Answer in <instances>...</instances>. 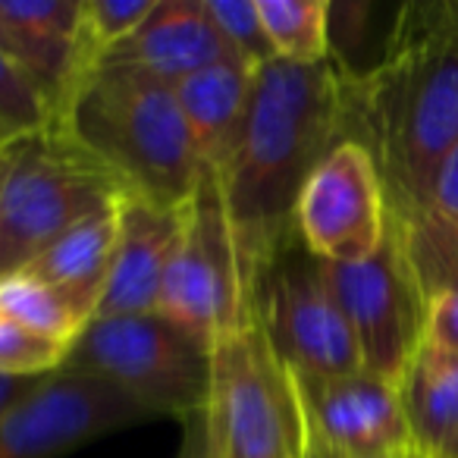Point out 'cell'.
I'll list each match as a JSON object with an SVG mask.
<instances>
[{
  "mask_svg": "<svg viewBox=\"0 0 458 458\" xmlns=\"http://www.w3.org/2000/svg\"><path fill=\"white\" fill-rule=\"evenodd\" d=\"M343 82L349 139L377 160L389 214L424 210L433 173L458 141V0L402 7L383 57Z\"/></svg>",
  "mask_w": 458,
  "mask_h": 458,
  "instance_id": "cell-1",
  "label": "cell"
},
{
  "mask_svg": "<svg viewBox=\"0 0 458 458\" xmlns=\"http://www.w3.org/2000/svg\"><path fill=\"white\" fill-rule=\"evenodd\" d=\"M349 139V98L333 64L286 60L255 72L249 123L220 176L251 293L258 276L293 242L295 208L318 164Z\"/></svg>",
  "mask_w": 458,
  "mask_h": 458,
  "instance_id": "cell-2",
  "label": "cell"
},
{
  "mask_svg": "<svg viewBox=\"0 0 458 458\" xmlns=\"http://www.w3.org/2000/svg\"><path fill=\"white\" fill-rule=\"evenodd\" d=\"M57 135L95 160L123 195L157 208H182L204 173L173 85L135 66H91L60 116Z\"/></svg>",
  "mask_w": 458,
  "mask_h": 458,
  "instance_id": "cell-3",
  "label": "cell"
},
{
  "mask_svg": "<svg viewBox=\"0 0 458 458\" xmlns=\"http://www.w3.org/2000/svg\"><path fill=\"white\" fill-rule=\"evenodd\" d=\"M64 368L114 383L154 418L208 411L214 345L160 311L95 318L70 345Z\"/></svg>",
  "mask_w": 458,
  "mask_h": 458,
  "instance_id": "cell-4",
  "label": "cell"
},
{
  "mask_svg": "<svg viewBox=\"0 0 458 458\" xmlns=\"http://www.w3.org/2000/svg\"><path fill=\"white\" fill-rule=\"evenodd\" d=\"M157 311L201 336L223 343L255 320V293L239 255L223 182L204 170L179 208V233L160 286Z\"/></svg>",
  "mask_w": 458,
  "mask_h": 458,
  "instance_id": "cell-5",
  "label": "cell"
},
{
  "mask_svg": "<svg viewBox=\"0 0 458 458\" xmlns=\"http://www.w3.org/2000/svg\"><path fill=\"white\" fill-rule=\"evenodd\" d=\"M208 433L210 458H305L299 386L258 320L214 345Z\"/></svg>",
  "mask_w": 458,
  "mask_h": 458,
  "instance_id": "cell-6",
  "label": "cell"
},
{
  "mask_svg": "<svg viewBox=\"0 0 458 458\" xmlns=\"http://www.w3.org/2000/svg\"><path fill=\"white\" fill-rule=\"evenodd\" d=\"M120 198V185L64 135L16 148L0 189V280L26 270L66 229Z\"/></svg>",
  "mask_w": 458,
  "mask_h": 458,
  "instance_id": "cell-7",
  "label": "cell"
},
{
  "mask_svg": "<svg viewBox=\"0 0 458 458\" xmlns=\"http://www.w3.org/2000/svg\"><path fill=\"white\" fill-rule=\"evenodd\" d=\"M295 239L258 276L255 320L280 364L299 380L358 374L364 364L355 333L320 261Z\"/></svg>",
  "mask_w": 458,
  "mask_h": 458,
  "instance_id": "cell-8",
  "label": "cell"
},
{
  "mask_svg": "<svg viewBox=\"0 0 458 458\" xmlns=\"http://www.w3.org/2000/svg\"><path fill=\"white\" fill-rule=\"evenodd\" d=\"M324 276L355 333L368 374L399 386L424 343L427 301L389 220L386 242L361 264H327Z\"/></svg>",
  "mask_w": 458,
  "mask_h": 458,
  "instance_id": "cell-9",
  "label": "cell"
},
{
  "mask_svg": "<svg viewBox=\"0 0 458 458\" xmlns=\"http://www.w3.org/2000/svg\"><path fill=\"white\" fill-rule=\"evenodd\" d=\"M295 233L318 261L361 264L389 233V204L377 160L361 141H339L305 182Z\"/></svg>",
  "mask_w": 458,
  "mask_h": 458,
  "instance_id": "cell-10",
  "label": "cell"
},
{
  "mask_svg": "<svg viewBox=\"0 0 458 458\" xmlns=\"http://www.w3.org/2000/svg\"><path fill=\"white\" fill-rule=\"evenodd\" d=\"M154 418L101 377L60 368L0 418V458H60L98 437Z\"/></svg>",
  "mask_w": 458,
  "mask_h": 458,
  "instance_id": "cell-11",
  "label": "cell"
},
{
  "mask_svg": "<svg viewBox=\"0 0 458 458\" xmlns=\"http://www.w3.org/2000/svg\"><path fill=\"white\" fill-rule=\"evenodd\" d=\"M0 51L41 89L57 129L76 85L98 66L82 38V0H0Z\"/></svg>",
  "mask_w": 458,
  "mask_h": 458,
  "instance_id": "cell-12",
  "label": "cell"
},
{
  "mask_svg": "<svg viewBox=\"0 0 458 458\" xmlns=\"http://www.w3.org/2000/svg\"><path fill=\"white\" fill-rule=\"evenodd\" d=\"M293 380L299 386L308 424L339 455L395 452L414 458L399 386L368 370L324 377V380H299V377Z\"/></svg>",
  "mask_w": 458,
  "mask_h": 458,
  "instance_id": "cell-13",
  "label": "cell"
},
{
  "mask_svg": "<svg viewBox=\"0 0 458 458\" xmlns=\"http://www.w3.org/2000/svg\"><path fill=\"white\" fill-rule=\"evenodd\" d=\"M223 60H236L210 20L208 0H157L145 22L98 64L135 66L176 85Z\"/></svg>",
  "mask_w": 458,
  "mask_h": 458,
  "instance_id": "cell-14",
  "label": "cell"
},
{
  "mask_svg": "<svg viewBox=\"0 0 458 458\" xmlns=\"http://www.w3.org/2000/svg\"><path fill=\"white\" fill-rule=\"evenodd\" d=\"M114 264H110L98 318H126V314L157 311L160 286L179 233V208H157L145 198L123 195L116 204Z\"/></svg>",
  "mask_w": 458,
  "mask_h": 458,
  "instance_id": "cell-15",
  "label": "cell"
},
{
  "mask_svg": "<svg viewBox=\"0 0 458 458\" xmlns=\"http://www.w3.org/2000/svg\"><path fill=\"white\" fill-rule=\"evenodd\" d=\"M173 91L204 170L223 176L236 157L249 123L255 70L239 60H223L176 82Z\"/></svg>",
  "mask_w": 458,
  "mask_h": 458,
  "instance_id": "cell-16",
  "label": "cell"
},
{
  "mask_svg": "<svg viewBox=\"0 0 458 458\" xmlns=\"http://www.w3.org/2000/svg\"><path fill=\"white\" fill-rule=\"evenodd\" d=\"M116 204L79 220L64 236L54 239L26 270H20V274H29L64 293L66 301L89 324L98 318V305L104 299L110 264H114L116 229H120Z\"/></svg>",
  "mask_w": 458,
  "mask_h": 458,
  "instance_id": "cell-17",
  "label": "cell"
},
{
  "mask_svg": "<svg viewBox=\"0 0 458 458\" xmlns=\"http://www.w3.org/2000/svg\"><path fill=\"white\" fill-rule=\"evenodd\" d=\"M414 458H437L458 437V355L420 343L399 383Z\"/></svg>",
  "mask_w": 458,
  "mask_h": 458,
  "instance_id": "cell-18",
  "label": "cell"
},
{
  "mask_svg": "<svg viewBox=\"0 0 458 458\" xmlns=\"http://www.w3.org/2000/svg\"><path fill=\"white\" fill-rule=\"evenodd\" d=\"M424 301L439 293H458V223L433 214H389Z\"/></svg>",
  "mask_w": 458,
  "mask_h": 458,
  "instance_id": "cell-19",
  "label": "cell"
},
{
  "mask_svg": "<svg viewBox=\"0 0 458 458\" xmlns=\"http://www.w3.org/2000/svg\"><path fill=\"white\" fill-rule=\"evenodd\" d=\"M0 318L66 349L89 327V320L66 301L64 293L29 274H13L0 280Z\"/></svg>",
  "mask_w": 458,
  "mask_h": 458,
  "instance_id": "cell-20",
  "label": "cell"
},
{
  "mask_svg": "<svg viewBox=\"0 0 458 458\" xmlns=\"http://www.w3.org/2000/svg\"><path fill=\"white\" fill-rule=\"evenodd\" d=\"M258 13L276 60L295 66L330 64V4L327 0H258Z\"/></svg>",
  "mask_w": 458,
  "mask_h": 458,
  "instance_id": "cell-21",
  "label": "cell"
},
{
  "mask_svg": "<svg viewBox=\"0 0 458 458\" xmlns=\"http://www.w3.org/2000/svg\"><path fill=\"white\" fill-rule=\"evenodd\" d=\"M57 132V116L41 89L0 51V151H16Z\"/></svg>",
  "mask_w": 458,
  "mask_h": 458,
  "instance_id": "cell-22",
  "label": "cell"
},
{
  "mask_svg": "<svg viewBox=\"0 0 458 458\" xmlns=\"http://www.w3.org/2000/svg\"><path fill=\"white\" fill-rule=\"evenodd\" d=\"M208 10L216 32L223 35V41L239 64H245L255 72L261 66L274 64L276 54L267 32H264L258 0H208Z\"/></svg>",
  "mask_w": 458,
  "mask_h": 458,
  "instance_id": "cell-23",
  "label": "cell"
},
{
  "mask_svg": "<svg viewBox=\"0 0 458 458\" xmlns=\"http://www.w3.org/2000/svg\"><path fill=\"white\" fill-rule=\"evenodd\" d=\"M157 0H82V38L95 60L129 38Z\"/></svg>",
  "mask_w": 458,
  "mask_h": 458,
  "instance_id": "cell-24",
  "label": "cell"
},
{
  "mask_svg": "<svg viewBox=\"0 0 458 458\" xmlns=\"http://www.w3.org/2000/svg\"><path fill=\"white\" fill-rule=\"evenodd\" d=\"M66 345L47 343L0 318V377H45L64 368Z\"/></svg>",
  "mask_w": 458,
  "mask_h": 458,
  "instance_id": "cell-25",
  "label": "cell"
},
{
  "mask_svg": "<svg viewBox=\"0 0 458 458\" xmlns=\"http://www.w3.org/2000/svg\"><path fill=\"white\" fill-rule=\"evenodd\" d=\"M424 343L458 355V293H439L427 299Z\"/></svg>",
  "mask_w": 458,
  "mask_h": 458,
  "instance_id": "cell-26",
  "label": "cell"
},
{
  "mask_svg": "<svg viewBox=\"0 0 458 458\" xmlns=\"http://www.w3.org/2000/svg\"><path fill=\"white\" fill-rule=\"evenodd\" d=\"M424 210H433V214L458 223V141L449 148V154L439 160L437 173H433Z\"/></svg>",
  "mask_w": 458,
  "mask_h": 458,
  "instance_id": "cell-27",
  "label": "cell"
},
{
  "mask_svg": "<svg viewBox=\"0 0 458 458\" xmlns=\"http://www.w3.org/2000/svg\"><path fill=\"white\" fill-rule=\"evenodd\" d=\"M182 445L176 458H210V433H208V411H198L182 418Z\"/></svg>",
  "mask_w": 458,
  "mask_h": 458,
  "instance_id": "cell-28",
  "label": "cell"
},
{
  "mask_svg": "<svg viewBox=\"0 0 458 458\" xmlns=\"http://www.w3.org/2000/svg\"><path fill=\"white\" fill-rule=\"evenodd\" d=\"M38 380L41 377H0V418H4V411H7L13 402H20Z\"/></svg>",
  "mask_w": 458,
  "mask_h": 458,
  "instance_id": "cell-29",
  "label": "cell"
},
{
  "mask_svg": "<svg viewBox=\"0 0 458 458\" xmlns=\"http://www.w3.org/2000/svg\"><path fill=\"white\" fill-rule=\"evenodd\" d=\"M305 458H343L336 449H330V445L324 443V439L318 437V430H314L311 424H308V445H305Z\"/></svg>",
  "mask_w": 458,
  "mask_h": 458,
  "instance_id": "cell-30",
  "label": "cell"
},
{
  "mask_svg": "<svg viewBox=\"0 0 458 458\" xmlns=\"http://www.w3.org/2000/svg\"><path fill=\"white\" fill-rule=\"evenodd\" d=\"M10 160H13V151H0V189H4V179L10 173Z\"/></svg>",
  "mask_w": 458,
  "mask_h": 458,
  "instance_id": "cell-31",
  "label": "cell"
},
{
  "mask_svg": "<svg viewBox=\"0 0 458 458\" xmlns=\"http://www.w3.org/2000/svg\"><path fill=\"white\" fill-rule=\"evenodd\" d=\"M343 458H411V455H395V452H368V455H343Z\"/></svg>",
  "mask_w": 458,
  "mask_h": 458,
  "instance_id": "cell-32",
  "label": "cell"
},
{
  "mask_svg": "<svg viewBox=\"0 0 458 458\" xmlns=\"http://www.w3.org/2000/svg\"><path fill=\"white\" fill-rule=\"evenodd\" d=\"M437 458H458V437L455 439H452V443L449 445H445V449L443 452H439V455Z\"/></svg>",
  "mask_w": 458,
  "mask_h": 458,
  "instance_id": "cell-33",
  "label": "cell"
}]
</instances>
